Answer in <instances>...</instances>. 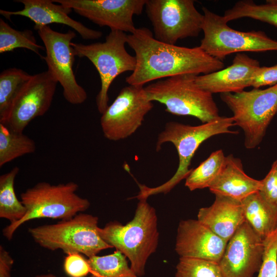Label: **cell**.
I'll use <instances>...</instances> for the list:
<instances>
[{
  "label": "cell",
  "instance_id": "obj_16",
  "mask_svg": "<svg viewBox=\"0 0 277 277\" xmlns=\"http://www.w3.org/2000/svg\"><path fill=\"white\" fill-rule=\"evenodd\" d=\"M227 243L197 220H187L179 223L175 250L180 257L219 264Z\"/></svg>",
  "mask_w": 277,
  "mask_h": 277
},
{
  "label": "cell",
  "instance_id": "obj_27",
  "mask_svg": "<svg viewBox=\"0 0 277 277\" xmlns=\"http://www.w3.org/2000/svg\"><path fill=\"white\" fill-rule=\"evenodd\" d=\"M16 48H25L41 56L39 51L45 47L37 44L31 30H17L0 18V53Z\"/></svg>",
  "mask_w": 277,
  "mask_h": 277
},
{
  "label": "cell",
  "instance_id": "obj_6",
  "mask_svg": "<svg viewBox=\"0 0 277 277\" xmlns=\"http://www.w3.org/2000/svg\"><path fill=\"white\" fill-rule=\"evenodd\" d=\"M98 222L97 216L81 212L55 224L29 228L28 232L44 248L60 249L66 254L78 253L89 258L112 248L101 237Z\"/></svg>",
  "mask_w": 277,
  "mask_h": 277
},
{
  "label": "cell",
  "instance_id": "obj_12",
  "mask_svg": "<svg viewBox=\"0 0 277 277\" xmlns=\"http://www.w3.org/2000/svg\"><path fill=\"white\" fill-rule=\"evenodd\" d=\"M153 107L143 86L129 85L123 88L102 114L100 124L104 136L117 141L131 136L141 126Z\"/></svg>",
  "mask_w": 277,
  "mask_h": 277
},
{
  "label": "cell",
  "instance_id": "obj_23",
  "mask_svg": "<svg viewBox=\"0 0 277 277\" xmlns=\"http://www.w3.org/2000/svg\"><path fill=\"white\" fill-rule=\"evenodd\" d=\"M35 142L23 132L14 131L0 123V167L12 161L34 152Z\"/></svg>",
  "mask_w": 277,
  "mask_h": 277
},
{
  "label": "cell",
  "instance_id": "obj_5",
  "mask_svg": "<svg viewBox=\"0 0 277 277\" xmlns=\"http://www.w3.org/2000/svg\"><path fill=\"white\" fill-rule=\"evenodd\" d=\"M196 75L181 74L156 81L145 87L148 99L166 107V111L176 115H189L203 124L219 118L218 107L212 94L200 88Z\"/></svg>",
  "mask_w": 277,
  "mask_h": 277
},
{
  "label": "cell",
  "instance_id": "obj_7",
  "mask_svg": "<svg viewBox=\"0 0 277 277\" xmlns=\"http://www.w3.org/2000/svg\"><path fill=\"white\" fill-rule=\"evenodd\" d=\"M220 97L232 111L235 125L243 130L245 147L255 148L277 113V84L264 89L221 93Z\"/></svg>",
  "mask_w": 277,
  "mask_h": 277
},
{
  "label": "cell",
  "instance_id": "obj_11",
  "mask_svg": "<svg viewBox=\"0 0 277 277\" xmlns=\"http://www.w3.org/2000/svg\"><path fill=\"white\" fill-rule=\"evenodd\" d=\"M44 44L45 56L42 58L49 71L63 88L65 99L73 105L83 103L87 98L85 89L80 85L73 70L75 53L71 41L76 34L71 30L66 33L53 30L46 26L36 30Z\"/></svg>",
  "mask_w": 277,
  "mask_h": 277
},
{
  "label": "cell",
  "instance_id": "obj_13",
  "mask_svg": "<svg viewBox=\"0 0 277 277\" xmlns=\"http://www.w3.org/2000/svg\"><path fill=\"white\" fill-rule=\"evenodd\" d=\"M57 81L49 71L32 75L17 94L0 123L15 131L23 132L34 118L50 108Z\"/></svg>",
  "mask_w": 277,
  "mask_h": 277
},
{
  "label": "cell",
  "instance_id": "obj_4",
  "mask_svg": "<svg viewBox=\"0 0 277 277\" xmlns=\"http://www.w3.org/2000/svg\"><path fill=\"white\" fill-rule=\"evenodd\" d=\"M78 185L74 182L52 185L42 182L21 194V201L26 208L25 215L19 221L9 224L3 235L11 240L16 230L30 220L49 218L65 220L87 210L90 203L76 193Z\"/></svg>",
  "mask_w": 277,
  "mask_h": 277
},
{
  "label": "cell",
  "instance_id": "obj_26",
  "mask_svg": "<svg viewBox=\"0 0 277 277\" xmlns=\"http://www.w3.org/2000/svg\"><path fill=\"white\" fill-rule=\"evenodd\" d=\"M226 156L222 150H216L202 162L186 179L185 186L190 191L208 188L217 177Z\"/></svg>",
  "mask_w": 277,
  "mask_h": 277
},
{
  "label": "cell",
  "instance_id": "obj_35",
  "mask_svg": "<svg viewBox=\"0 0 277 277\" xmlns=\"http://www.w3.org/2000/svg\"><path fill=\"white\" fill-rule=\"evenodd\" d=\"M33 277H65V276H58L53 274L47 273V274H38Z\"/></svg>",
  "mask_w": 277,
  "mask_h": 277
},
{
  "label": "cell",
  "instance_id": "obj_29",
  "mask_svg": "<svg viewBox=\"0 0 277 277\" xmlns=\"http://www.w3.org/2000/svg\"><path fill=\"white\" fill-rule=\"evenodd\" d=\"M175 277H223L218 263L211 261L180 257Z\"/></svg>",
  "mask_w": 277,
  "mask_h": 277
},
{
  "label": "cell",
  "instance_id": "obj_19",
  "mask_svg": "<svg viewBox=\"0 0 277 277\" xmlns=\"http://www.w3.org/2000/svg\"><path fill=\"white\" fill-rule=\"evenodd\" d=\"M197 220L228 242L245 219L241 202L215 195L210 206L200 209Z\"/></svg>",
  "mask_w": 277,
  "mask_h": 277
},
{
  "label": "cell",
  "instance_id": "obj_31",
  "mask_svg": "<svg viewBox=\"0 0 277 277\" xmlns=\"http://www.w3.org/2000/svg\"><path fill=\"white\" fill-rule=\"evenodd\" d=\"M258 192L265 201L277 207V159L266 176L261 180Z\"/></svg>",
  "mask_w": 277,
  "mask_h": 277
},
{
  "label": "cell",
  "instance_id": "obj_22",
  "mask_svg": "<svg viewBox=\"0 0 277 277\" xmlns=\"http://www.w3.org/2000/svg\"><path fill=\"white\" fill-rule=\"evenodd\" d=\"M19 171L18 167L0 176V217L14 224L25 215L27 210L17 198L14 190V181Z\"/></svg>",
  "mask_w": 277,
  "mask_h": 277
},
{
  "label": "cell",
  "instance_id": "obj_33",
  "mask_svg": "<svg viewBox=\"0 0 277 277\" xmlns=\"http://www.w3.org/2000/svg\"><path fill=\"white\" fill-rule=\"evenodd\" d=\"M276 84L277 64L270 67H260L254 75L251 86L254 88H260Z\"/></svg>",
  "mask_w": 277,
  "mask_h": 277
},
{
  "label": "cell",
  "instance_id": "obj_32",
  "mask_svg": "<svg viewBox=\"0 0 277 277\" xmlns=\"http://www.w3.org/2000/svg\"><path fill=\"white\" fill-rule=\"evenodd\" d=\"M63 268L69 277H85L90 272L88 260L78 253L67 254L64 261Z\"/></svg>",
  "mask_w": 277,
  "mask_h": 277
},
{
  "label": "cell",
  "instance_id": "obj_1",
  "mask_svg": "<svg viewBox=\"0 0 277 277\" xmlns=\"http://www.w3.org/2000/svg\"><path fill=\"white\" fill-rule=\"evenodd\" d=\"M127 44L134 51L136 61L134 71L126 78L129 85L144 86L153 81L181 74H209L225 66L200 46L189 48L160 42L145 27L127 34Z\"/></svg>",
  "mask_w": 277,
  "mask_h": 277
},
{
  "label": "cell",
  "instance_id": "obj_14",
  "mask_svg": "<svg viewBox=\"0 0 277 277\" xmlns=\"http://www.w3.org/2000/svg\"><path fill=\"white\" fill-rule=\"evenodd\" d=\"M100 27L133 33L134 15L142 14L146 0H53Z\"/></svg>",
  "mask_w": 277,
  "mask_h": 277
},
{
  "label": "cell",
  "instance_id": "obj_30",
  "mask_svg": "<svg viewBox=\"0 0 277 277\" xmlns=\"http://www.w3.org/2000/svg\"><path fill=\"white\" fill-rule=\"evenodd\" d=\"M264 250L257 277H277V229L263 240Z\"/></svg>",
  "mask_w": 277,
  "mask_h": 277
},
{
  "label": "cell",
  "instance_id": "obj_8",
  "mask_svg": "<svg viewBox=\"0 0 277 277\" xmlns=\"http://www.w3.org/2000/svg\"><path fill=\"white\" fill-rule=\"evenodd\" d=\"M127 36L124 32L111 30L104 42L88 45L71 43L75 56L87 58L98 72L101 88L96 104L101 114L109 106L108 93L112 83L120 74L132 72L135 67V56L130 55L125 48Z\"/></svg>",
  "mask_w": 277,
  "mask_h": 277
},
{
  "label": "cell",
  "instance_id": "obj_18",
  "mask_svg": "<svg viewBox=\"0 0 277 277\" xmlns=\"http://www.w3.org/2000/svg\"><path fill=\"white\" fill-rule=\"evenodd\" d=\"M260 67L257 60L238 53L230 66L212 73L196 75L195 82L212 94L238 92L251 86L254 75Z\"/></svg>",
  "mask_w": 277,
  "mask_h": 277
},
{
  "label": "cell",
  "instance_id": "obj_9",
  "mask_svg": "<svg viewBox=\"0 0 277 277\" xmlns=\"http://www.w3.org/2000/svg\"><path fill=\"white\" fill-rule=\"evenodd\" d=\"M204 36L200 47L209 55L222 61L227 55L241 52L277 51V41L263 31L244 32L230 28L223 16L202 8Z\"/></svg>",
  "mask_w": 277,
  "mask_h": 277
},
{
  "label": "cell",
  "instance_id": "obj_3",
  "mask_svg": "<svg viewBox=\"0 0 277 277\" xmlns=\"http://www.w3.org/2000/svg\"><path fill=\"white\" fill-rule=\"evenodd\" d=\"M235 126L232 117L220 116L216 120L198 126L185 125L176 122L166 123L164 129L159 134L156 150H161L165 143H172L176 149L179 163L173 176L166 183L156 187L150 188L139 185L140 191L136 196L146 199L159 193H167L184 179L192 169L191 161L201 144L212 136L221 134H237L239 132L231 130Z\"/></svg>",
  "mask_w": 277,
  "mask_h": 277
},
{
  "label": "cell",
  "instance_id": "obj_2",
  "mask_svg": "<svg viewBox=\"0 0 277 277\" xmlns=\"http://www.w3.org/2000/svg\"><path fill=\"white\" fill-rule=\"evenodd\" d=\"M98 233L107 244L129 259L138 276L144 275L147 260L155 252L159 239L156 211L147 199L139 200L134 217L127 224L110 222L99 228Z\"/></svg>",
  "mask_w": 277,
  "mask_h": 277
},
{
  "label": "cell",
  "instance_id": "obj_15",
  "mask_svg": "<svg viewBox=\"0 0 277 277\" xmlns=\"http://www.w3.org/2000/svg\"><path fill=\"white\" fill-rule=\"evenodd\" d=\"M264 250L263 240L245 221L228 241L219 263L223 277H253Z\"/></svg>",
  "mask_w": 277,
  "mask_h": 277
},
{
  "label": "cell",
  "instance_id": "obj_21",
  "mask_svg": "<svg viewBox=\"0 0 277 277\" xmlns=\"http://www.w3.org/2000/svg\"><path fill=\"white\" fill-rule=\"evenodd\" d=\"M241 203L245 221L263 240L277 229V207L265 201L258 192Z\"/></svg>",
  "mask_w": 277,
  "mask_h": 277
},
{
  "label": "cell",
  "instance_id": "obj_10",
  "mask_svg": "<svg viewBox=\"0 0 277 277\" xmlns=\"http://www.w3.org/2000/svg\"><path fill=\"white\" fill-rule=\"evenodd\" d=\"M145 11L151 23L154 37L175 45L180 39L197 36L202 31L204 15L192 0H146Z\"/></svg>",
  "mask_w": 277,
  "mask_h": 277
},
{
  "label": "cell",
  "instance_id": "obj_28",
  "mask_svg": "<svg viewBox=\"0 0 277 277\" xmlns=\"http://www.w3.org/2000/svg\"><path fill=\"white\" fill-rule=\"evenodd\" d=\"M31 76L16 68H10L1 73L0 117L6 113L17 94Z\"/></svg>",
  "mask_w": 277,
  "mask_h": 277
},
{
  "label": "cell",
  "instance_id": "obj_20",
  "mask_svg": "<svg viewBox=\"0 0 277 277\" xmlns=\"http://www.w3.org/2000/svg\"><path fill=\"white\" fill-rule=\"evenodd\" d=\"M260 186L261 180L247 175L241 160L230 154L226 156L221 171L209 189L215 195L241 202L249 195L258 192Z\"/></svg>",
  "mask_w": 277,
  "mask_h": 277
},
{
  "label": "cell",
  "instance_id": "obj_17",
  "mask_svg": "<svg viewBox=\"0 0 277 277\" xmlns=\"http://www.w3.org/2000/svg\"><path fill=\"white\" fill-rule=\"evenodd\" d=\"M24 8L17 11L0 10V14L8 19L12 15L26 17L34 23V29L56 23L67 25L76 31L84 39L94 40L100 38L103 33L91 29L69 16L72 9L61 4H55L50 0H16Z\"/></svg>",
  "mask_w": 277,
  "mask_h": 277
},
{
  "label": "cell",
  "instance_id": "obj_25",
  "mask_svg": "<svg viewBox=\"0 0 277 277\" xmlns=\"http://www.w3.org/2000/svg\"><path fill=\"white\" fill-rule=\"evenodd\" d=\"M87 260L90 268L89 277H138L129 266L127 258L118 250Z\"/></svg>",
  "mask_w": 277,
  "mask_h": 277
},
{
  "label": "cell",
  "instance_id": "obj_24",
  "mask_svg": "<svg viewBox=\"0 0 277 277\" xmlns=\"http://www.w3.org/2000/svg\"><path fill=\"white\" fill-rule=\"evenodd\" d=\"M226 23L243 17H249L277 27V0H268L264 4L257 5L253 1L237 2L223 16Z\"/></svg>",
  "mask_w": 277,
  "mask_h": 277
},
{
  "label": "cell",
  "instance_id": "obj_34",
  "mask_svg": "<svg viewBox=\"0 0 277 277\" xmlns=\"http://www.w3.org/2000/svg\"><path fill=\"white\" fill-rule=\"evenodd\" d=\"M14 260L3 246H0V277H11Z\"/></svg>",
  "mask_w": 277,
  "mask_h": 277
}]
</instances>
